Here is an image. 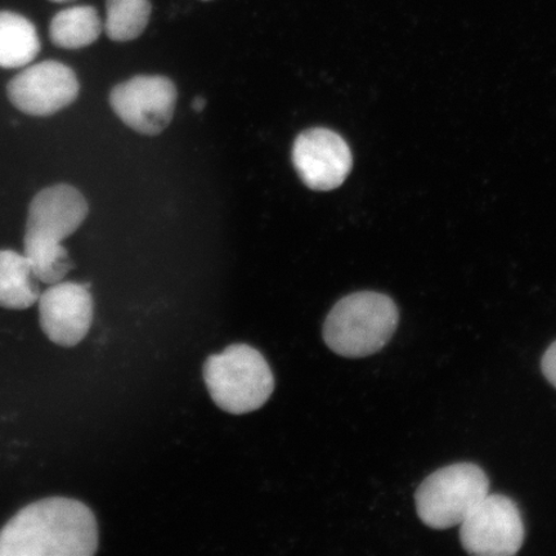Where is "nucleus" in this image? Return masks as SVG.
Returning a JSON list of instances; mask_svg holds the SVG:
<instances>
[{
    "instance_id": "nucleus-3",
    "label": "nucleus",
    "mask_w": 556,
    "mask_h": 556,
    "mask_svg": "<svg viewBox=\"0 0 556 556\" xmlns=\"http://www.w3.org/2000/svg\"><path fill=\"white\" fill-rule=\"evenodd\" d=\"M204 380L215 405L224 412L243 415L266 403L275 389L267 359L248 344H233L206 359Z\"/></svg>"
},
{
    "instance_id": "nucleus-17",
    "label": "nucleus",
    "mask_w": 556,
    "mask_h": 556,
    "mask_svg": "<svg viewBox=\"0 0 556 556\" xmlns=\"http://www.w3.org/2000/svg\"><path fill=\"white\" fill-rule=\"evenodd\" d=\"M51 2L64 3V2H68V0H51Z\"/></svg>"
},
{
    "instance_id": "nucleus-9",
    "label": "nucleus",
    "mask_w": 556,
    "mask_h": 556,
    "mask_svg": "<svg viewBox=\"0 0 556 556\" xmlns=\"http://www.w3.org/2000/svg\"><path fill=\"white\" fill-rule=\"evenodd\" d=\"M291 160L302 182L315 191L338 189L352 170L350 146L326 128L302 131L294 141Z\"/></svg>"
},
{
    "instance_id": "nucleus-13",
    "label": "nucleus",
    "mask_w": 556,
    "mask_h": 556,
    "mask_svg": "<svg viewBox=\"0 0 556 556\" xmlns=\"http://www.w3.org/2000/svg\"><path fill=\"white\" fill-rule=\"evenodd\" d=\"M102 33V21L93 7L79 5L61 11L50 25V38L55 47L80 50L93 45Z\"/></svg>"
},
{
    "instance_id": "nucleus-7",
    "label": "nucleus",
    "mask_w": 556,
    "mask_h": 556,
    "mask_svg": "<svg viewBox=\"0 0 556 556\" xmlns=\"http://www.w3.org/2000/svg\"><path fill=\"white\" fill-rule=\"evenodd\" d=\"M89 206L75 187L61 184L35 194L27 213L24 250L60 248L83 222Z\"/></svg>"
},
{
    "instance_id": "nucleus-2",
    "label": "nucleus",
    "mask_w": 556,
    "mask_h": 556,
    "mask_svg": "<svg viewBox=\"0 0 556 556\" xmlns=\"http://www.w3.org/2000/svg\"><path fill=\"white\" fill-rule=\"evenodd\" d=\"M399 323L400 312L392 298L359 291L333 305L324 324V340L339 356L364 358L391 342Z\"/></svg>"
},
{
    "instance_id": "nucleus-6",
    "label": "nucleus",
    "mask_w": 556,
    "mask_h": 556,
    "mask_svg": "<svg viewBox=\"0 0 556 556\" xmlns=\"http://www.w3.org/2000/svg\"><path fill=\"white\" fill-rule=\"evenodd\" d=\"M176 102V86L162 75H137L110 93L111 108L119 119L146 136H156L168 128Z\"/></svg>"
},
{
    "instance_id": "nucleus-8",
    "label": "nucleus",
    "mask_w": 556,
    "mask_h": 556,
    "mask_svg": "<svg viewBox=\"0 0 556 556\" xmlns=\"http://www.w3.org/2000/svg\"><path fill=\"white\" fill-rule=\"evenodd\" d=\"M79 92L80 83L74 70L52 60L27 66L7 86L13 106L26 115L41 117L66 109Z\"/></svg>"
},
{
    "instance_id": "nucleus-14",
    "label": "nucleus",
    "mask_w": 556,
    "mask_h": 556,
    "mask_svg": "<svg viewBox=\"0 0 556 556\" xmlns=\"http://www.w3.org/2000/svg\"><path fill=\"white\" fill-rule=\"evenodd\" d=\"M149 0H108L104 31L114 41H130L141 35L149 25Z\"/></svg>"
},
{
    "instance_id": "nucleus-10",
    "label": "nucleus",
    "mask_w": 556,
    "mask_h": 556,
    "mask_svg": "<svg viewBox=\"0 0 556 556\" xmlns=\"http://www.w3.org/2000/svg\"><path fill=\"white\" fill-rule=\"evenodd\" d=\"M89 289L88 283L61 281L40 294V328L52 343L70 348L87 337L94 316Z\"/></svg>"
},
{
    "instance_id": "nucleus-12",
    "label": "nucleus",
    "mask_w": 556,
    "mask_h": 556,
    "mask_svg": "<svg viewBox=\"0 0 556 556\" xmlns=\"http://www.w3.org/2000/svg\"><path fill=\"white\" fill-rule=\"evenodd\" d=\"M40 52L37 27L15 12H0V67L30 65Z\"/></svg>"
},
{
    "instance_id": "nucleus-18",
    "label": "nucleus",
    "mask_w": 556,
    "mask_h": 556,
    "mask_svg": "<svg viewBox=\"0 0 556 556\" xmlns=\"http://www.w3.org/2000/svg\"><path fill=\"white\" fill-rule=\"evenodd\" d=\"M206 2H207V0H206Z\"/></svg>"
},
{
    "instance_id": "nucleus-11",
    "label": "nucleus",
    "mask_w": 556,
    "mask_h": 556,
    "mask_svg": "<svg viewBox=\"0 0 556 556\" xmlns=\"http://www.w3.org/2000/svg\"><path fill=\"white\" fill-rule=\"evenodd\" d=\"M39 282L24 254L0 250V307L30 308L41 294Z\"/></svg>"
},
{
    "instance_id": "nucleus-16",
    "label": "nucleus",
    "mask_w": 556,
    "mask_h": 556,
    "mask_svg": "<svg viewBox=\"0 0 556 556\" xmlns=\"http://www.w3.org/2000/svg\"><path fill=\"white\" fill-rule=\"evenodd\" d=\"M205 106L206 101L203 99V97H197V99L192 101V109L194 111H198V113H200V111H203Z\"/></svg>"
},
{
    "instance_id": "nucleus-1",
    "label": "nucleus",
    "mask_w": 556,
    "mask_h": 556,
    "mask_svg": "<svg viewBox=\"0 0 556 556\" xmlns=\"http://www.w3.org/2000/svg\"><path fill=\"white\" fill-rule=\"evenodd\" d=\"M97 547L94 514L74 498L39 500L0 531V556H90Z\"/></svg>"
},
{
    "instance_id": "nucleus-15",
    "label": "nucleus",
    "mask_w": 556,
    "mask_h": 556,
    "mask_svg": "<svg viewBox=\"0 0 556 556\" xmlns=\"http://www.w3.org/2000/svg\"><path fill=\"white\" fill-rule=\"evenodd\" d=\"M541 368L546 380L556 388V340L542 356Z\"/></svg>"
},
{
    "instance_id": "nucleus-4",
    "label": "nucleus",
    "mask_w": 556,
    "mask_h": 556,
    "mask_svg": "<svg viewBox=\"0 0 556 556\" xmlns=\"http://www.w3.org/2000/svg\"><path fill=\"white\" fill-rule=\"evenodd\" d=\"M489 492L490 479L481 467L452 464L434 471L417 489V516L433 530H448L462 525Z\"/></svg>"
},
{
    "instance_id": "nucleus-5",
    "label": "nucleus",
    "mask_w": 556,
    "mask_h": 556,
    "mask_svg": "<svg viewBox=\"0 0 556 556\" xmlns=\"http://www.w3.org/2000/svg\"><path fill=\"white\" fill-rule=\"evenodd\" d=\"M519 507L503 495H486L460 527L465 552L479 556L516 555L525 542Z\"/></svg>"
}]
</instances>
